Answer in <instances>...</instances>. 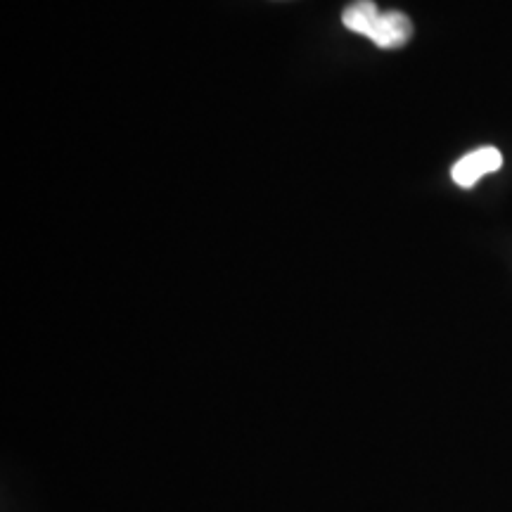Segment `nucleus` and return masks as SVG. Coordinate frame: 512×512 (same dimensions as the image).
Segmentation results:
<instances>
[{
    "label": "nucleus",
    "instance_id": "nucleus-1",
    "mask_svg": "<svg viewBox=\"0 0 512 512\" xmlns=\"http://www.w3.org/2000/svg\"><path fill=\"white\" fill-rule=\"evenodd\" d=\"M344 27L354 34L370 38L377 48L394 50L406 46L413 38V24L403 12H380L373 0H356L342 15Z\"/></svg>",
    "mask_w": 512,
    "mask_h": 512
},
{
    "label": "nucleus",
    "instance_id": "nucleus-2",
    "mask_svg": "<svg viewBox=\"0 0 512 512\" xmlns=\"http://www.w3.org/2000/svg\"><path fill=\"white\" fill-rule=\"evenodd\" d=\"M503 166V155L496 150V147L486 145L479 147V150L470 152L463 159H458L456 166H453L451 176L460 188H472L477 185L479 178H484L486 174H494Z\"/></svg>",
    "mask_w": 512,
    "mask_h": 512
}]
</instances>
